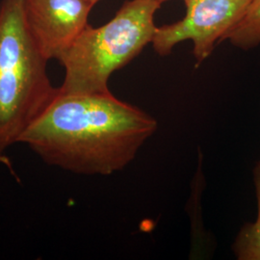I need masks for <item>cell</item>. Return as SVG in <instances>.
I'll return each instance as SVG.
<instances>
[{
  "label": "cell",
  "instance_id": "cell-5",
  "mask_svg": "<svg viewBox=\"0 0 260 260\" xmlns=\"http://www.w3.org/2000/svg\"><path fill=\"white\" fill-rule=\"evenodd\" d=\"M93 7L85 0H24L28 27L48 61L58 60L79 36Z\"/></svg>",
  "mask_w": 260,
  "mask_h": 260
},
{
  "label": "cell",
  "instance_id": "cell-9",
  "mask_svg": "<svg viewBox=\"0 0 260 260\" xmlns=\"http://www.w3.org/2000/svg\"><path fill=\"white\" fill-rule=\"evenodd\" d=\"M158 2H160V3H162V2H165V1H168V0H156Z\"/></svg>",
  "mask_w": 260,
  "mask_h": 260
},
{
  "label": "cell",
  "instance_id": "cell-1",
  "mask_svg": "<svg viewBox=\"0 0 260 260\" xmlns=\"http://www.w3.org/2000/svg\"><path fill=\"white\" fill-rule=\"evenodd\" d=\"M157 121L113 93H64L21 135L50 166L79 175L109 176L126 167L157 129Z\"/></svg>",
  "mask_w": 260,
  "mask_h": 260
},
{
  "label": "cell",
  "instance_id": "cell-3",
  "mask_svg": "<svg viewBox=\"0 0 260 260\" xmlns=\"http://www.w3.org/2000/svg\"><path fill=\"white\" fill-rule=\"evenodd\" d=\"M156 0H127L101 27L87 25L58 61L65 69L64 93H110L112 74L131 62L149 43L156 26Z\"/></svg>",
  "mask_w": 260,
  "mask_h": 260
},
{
  "label": "cell",
  "instance_id": "cell-4",
  "mask_svg": "<svg viewBox=\"0 0 260 260\" xmlns=\"http://www.w3.org/2000/svg\"><path fill=\"white\" fill-rule=\"evenodd\" d=\"M251 0H184L185 17L156 28L152 46L160 56H167L177 44L190 40L193 53L201 65L211 55L216 42L242 19Z\"/></svg>",
  "mask_w": 260,
  "mask_h": 260
},
{
  "label": "cell",
  "instance_id": "cell-6",
  "mask_svg": "<svg viewBox=\"0 0 260 260\" xmlns=\"http://www.w3.org/2000/svg\"><path fill=\"white\" fill-rule=\"evenodd\" d=\"M257 217L255 222L243 225L233 242V251L238 260H260V160L252 171Z\"/></svg>",
  "mask_w": 260,
  "mask_h": 260
},
{
  "label": "cell",
  "instance_id": "cell-2",
  "mask_svg": "<svg viewBox=\"0 0 260 260\" xmlns=\"http://www.w3.org/2000/svg\"><path fill=\"white\" fill-rule=\"evenodd\" d=\"M47 60L28 27L24 0L0 2V164L11 169L6 150L52 102L58 92Z\"/></svg>",
  "mask_w": 260,
  "mask_h": 260
},
{
  "label": "cell",
  "instance_id": "cell-7",
  "mask_svg": "<svg viewBox=\"0 0 260 260\" xmlns=\"http://www.w3.org/2000/svg\"><path fill=\"white\" fill-rule=\"evenodd\" d=\"M230 41L234 47L249 50L260 45V0H251L245 15L221 42Z\"/></svg>",
  "mask_w": 260,
  "mask_h": 260
},
{
  "label": "cell",
  "instance_id": "cell-8",
  "mask_svg": "<svg viewBox=\"0 0 260 260\" xmlns=\"http://www.w3.org/2000/svg\"><path fill=\"white\" fill-rule=\"evenodd\" d=\"M85 1H87V2H89V3H91V4H93V6H94V4L98 3L100 0H85Z\"/></svg>",
  "mask_w": 260,
  "mask_h": 260
}]
</instances>
